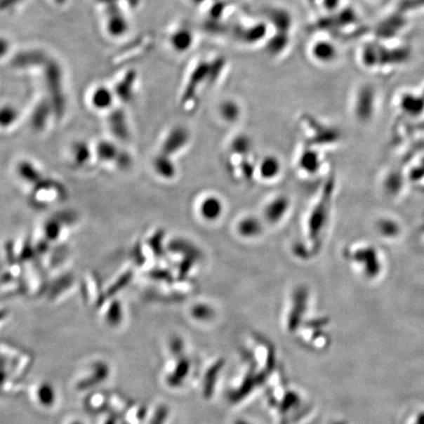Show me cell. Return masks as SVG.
Instances as JSON below:
<instances>
[{
  "label": "cell",
  "mask_w": 424,
  "mask_h": 424,
  "mask_svg": "<svg viewBox=\"0 0 424 424\" xmlns=\"http://www.w3.org/2000/svg\"><path fill=\"white\" fill-rule=\"evenodd\" d=\"M239 110L236 103L228 102L221 106V114L227 121H235L238 118Z\"/></svg>",
  "instance_id": "18"
},
{
  "label": "cell",
  "mask_w": 424,
  "mask_h": 424,
  "mask_svg": "<svg viewBox=\"0 0 424 424\" xmlns=\"http://www.w3.org/2000/svg\"><path fill=\"white\" fill-rule=\"evenodd\" d=\"M326 209L327 206L324 204V201H320L317 208L312 211L310 216L309 228L310 235L312 240L315 241L319 237L320 231L322 230L326 221Z\"/></svg>",
  "instance_id": "2"
},
{
  "label": "cell",
  "mask_w": 424,
  "mask_h": 424,
  "mask_svg": "<svg viewBox=\"0 0 424 424\" xmlns=\"http://www.w3.org/2000/svg\"><path fill=\"white\" fill-rule=\"evenodd\" d=\"M300 165H302L303 168L307 170V171H317L318 166H319V159H318L317 154L314 152H305V154L302 155Z\"/></svg>",
  "instance_id": "15"
},
{
  "label": "cell",
  "mask_w": 424,
  "mask_h": 424,
  "mask_svg": "<svg viewBox=\"0 0 424 424\" xmlns=\"http://www.w3.org/2000/svg\"><path fill=\"white\" fill-rule=\"evenodd\" d=\"M280 168L279 160L274 157H266L260 164V175L263 178L272 179L279 173Z\"/></svg>",
  "instance_id": "10"
},
{
  "label": "cell",
  "mask_w": 424,
  "mask_h": 424,
  "mask_svg": "<svg viewBox=\"0 0 424 424\" xmlns=\"http://www.w3.org/2000/svg\"><path fill=\"white\" fill-rule=\"evenodd\" d=\"M261 228L263 226H261L260 221L255 217H246L238 225L239 233L245 238H253V237L260 235Z\"/></svg>",
  "instance_id": "8"
},
{
  "label": "cell",
  "mask_w": 424,
  "mask_h": 424,
  "mask_svg": "<svg viewBox=\"0 0 424 424\" xmlns=\"http://www.w3.org/2000/svg\"><path fill=\"white\" fill-rule=\"evenodd\" d=\"M250 147V140L246 139V137L238 138L233 144L234 150L237 152H241V154L248 152Z\"/></svg>",
  "instance_id": "19"
},
{
  "label": "cell",
  "mask_w": 424,
  "mask_h": 424,
  "mask_svg": "<svg viewBox=\"0 0 424 424\" xmlns=\"http://www.w3.org/2000/svg\"><path fill=\"white\" fill-rule=\"evenodd\" d=\"M312 53L318 60L328 62V61H331L335 58V53H335V48L332 44L320 41V43L315 44L314 48H312Z\"/></svg>",
  "instance_id": "12"
},
{
  "label": "cell",
  "mask_w": 424,
  "mask_h": 424,
  "mask_svg": "<svg viewBox=\"0 0 424 424\" xmlns=\"http://www.w3.org/2000/svg\"><path fill=\"white\" fill-rule=\"evenodd\" d=\"M222 208H222L220 199L216 198V197H209V198L204 199L201 208H199V211H201V216L206 220L214 221L221 216Z\"/></svg>",
  "instance_id": "5"
},
{
  "label": "cell",
  "mask_w": 424,
  "mask_h": 424,
  "mask_svg": "<svg viewBox=\"0 0 424 424\" xmlns=\"http://www.w3.org/2000/svg\"><path fill=\"white\" fill-rule=\"evenodd\" d=\"M97 157L102 161L110 162L117 159L119 157V152H117V149L112 143L103 140L98 145Z\"/></svg>",
  "instance_id": "11"
},
{
  "label": "cell",
  "mask_w": 424,
  "mask_h": 424,
  "mask_svg": "<svg viewBox=\"0 0 424 424\" xmlns=\"http://www.w3.org/2000/svg\"><path fill=\"white\" fill-rule=\"evenodd\" d=\"M18 172L21 179L27 183H32V180L39 179V173H41L33 164L26 161L20 164Z\"/></svg>",
  "instance_id": "14"
},
{
  "label": "cell",
  "mask_w": 424,
  "mask_h": 424,
  "mask_svg": "<svg viewBox=\"0 0 424 424\" xmlns=\"http://www.w3.org/2000/svg\"><path fill=\"white\" fill-rule=\"evenodd\" d=\"M127 29L128 22L125 17L117 11H111L107 18L108 33L114 37H120L124 34Z\"/></svg>",
  "instance_id": "6"
},
{
  "label": "cell",
  "mask_w": 424,
  "mask_h": 424,
  "mask_svg": "<svg viewBox=\"0 0 424 424\" xmlns=\"http://www.w3.org/2000/svg\"><path fill=\"white\" fill-rule=\"evenodd\" d=\"M193 1L194 2V4H199V2H203L204 0H193Z\"/></svg>",
  "instance_id": "22"
},
{
  "label": "cell",
  "mask_w": 424,
  "mask_h": 424,
  "mask_svg": "<svg viewBox=\"0 0 424 424\" xmlns=\"http://www.w3.org/2000/svg\"><path fill=\"white\" fill-rule=\"evenodd\" d=\"M54 1L58 2V4H63L64 2L66 1V0H54Z\"/></svg>",
  "instance_id": "21"
},
{
  "label": "cell",
  "mask_w": 424,
  "mask_h": 424,
  "mask_svg": "<svg viewBox=\"0 0 424 424\" xmlns=\"http://www.w3.org/2000/svg\"><path fill=\"white\" fill-rule=\"evenodd\" d=\"M170 43H171L172 48L175 51L183 53L190 48L193 43V36H192L191 32L188 29H178L172 34L171 38H170Z\"/></svg>",
  "instance_id": "7"
},
{
  "label": "cell",
  "mask_w": 424,
  "mask_h": 424,
  "mask_svg": "<svg viewBox=\"0 0 424 424\" xmlns=\"http://www.w3.org/2000/svg\"><path fill=\"white\" fill-rule=\"evenodd\" d=\"M155 172L164 178L169 179L174 177L175 166L170 160L169 155L162 154L155 159L154 162Z\"/></svg>",
  "instance_id": "9"
},
{
  "label": "cell",
  "mask_w": 424,
  "mask_h": 424,
  "mask_svg": "<svg viewBox=\"0 0 424 424\" xmlns=\"http://www.w3.org/2000/svg\"><path fill=\"white\" fill-rule=\"evenodd\" d=\"M114 95L112 91L106 87H98L93 91L91 97V103L97 110H108L112 107Z\"/></svg>",
  "instance_id": "4"
},
{
  "label": "cell",
  "mask_w": 424,
  "mask_h": 424,
  "mask_svg": "<svg viewBox=\"0 0 424 424\" xmlns=\"http://www.w3.org/2000/svg\"><path fill=\"white\" fill-rule=\"evenodd\" d=\"M188 140V133L183 128H176L169 133L168 137L165 140L164 152L162 154L170 155L179 152L180 149L187 144Z\"/></svg>",
  "instance_id": "1"
},
{
  "label": "cell",
  "mask_w": 424,
  "mask_h": 424,
  "mask_svg": "<svg viewBox=\"0 0 424 424\" xmlns=\"http://www.w3.org/2000/svg\"><path fill=\"white\" fill-rule=\"evenodd\" d=\"M18 119V112L12 106L0 108V127L9 128Z\"/></svg>",
  "instance_id": "13"
},
{
  "label": "cell",
  "mask_w": 424,
  "mask_h": 424,
  "mask_svg": "<svg viewBox=\"0 0 424 424\" xmlns=\"http://www.w3.org/2000/svg\"><path fill=\"white\" fill-rule=\"evenodd\" d=\"M112 119L110 122L111 129L116 133L117 135H125L127 133V123H126L124 115L121 112H116L113 114Z\"/></svg>",
  "instance_id": "16"
},
{
  "label": "cell",
  "mask_w": 424,
  "mask_h": 424,
  "mask_svg": "<svg viewBox=\"0 0 424 424\" xmlns=\"http://www.w3.org/2000/svg\"><path fill=\"white\" fill-rule=\"evenodd\" d=\"M288 208H289V201L284 197L273 199L271 203L266 206L265 209L266 219L271 222V223H276V222L280 221L281 218L285 216Z\"/></svg>",
  "instance_id": "3"
},
{
  "label": "cell",
  "mask_w": 424,
  "mask_h": 424,
  "mask_svg": "<svg viewBox=\"0 0 424 424\" xmlns=\"http://www.w3.org/2000/svg\"><path fill=\"white\" fill-rule=\"evenodd\" d=\"M135 77L131 76L129 78H124V80L119 84V87L117 86V95H119L122 100H127L131 97V93L133 92V86H134Z\"/></svg>",
  "instance_id": "17"
},
{
  "label": "cell",
  "mask_w": 424,
  "mask_h": 424,
  "mask_svg": "<svg viewBox=\"0 0 424 424\" xmlns=\"http://www.w3.org/2000/svg\"><path fill=\"white\" fill-rule=\"evenodd\" d=\"M7 49H8V48H7L6 41H4V39H0V55H2V54L6 53Z\"/></svg>",
  "instance_id": "20"
}]
</instances>
